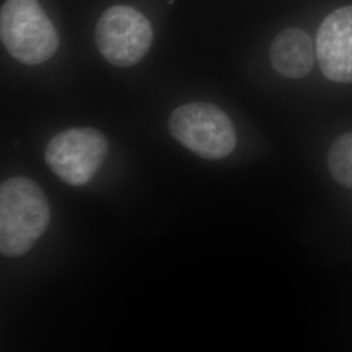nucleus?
I'll use <instances>...</instances> for the list:
<instances>
[{
  "instance_id": "f257e3e1",
  "label": "nucleus",
  "mask_w": 352,
  "mask_h": 352,
  "mask_svg": "<svg viewBox=\"0 0 352 352\" xmlns=\"http://www.w3.org/2000/svg\"><path fill=\"white\" fill-rule=\"evenodd\" d=\"M50 206L45 192L28 177H11L0 187V252L19 257L33 245L50 225Z\"/></svg>"
},
{
  "instance_id": "f03ea898",
  "label": "nucleus",
  "mask_w": 352,
  "mask_h": 352,
  "mask_svg": "<svg viewBox=\"0 0 352 352\" xmlns=\"http://www.w3.org/2000/svg\"><path fill=\"white\" fill-rule=\"evenodd\" d=\"M0 38L6 50L26 65L45 63L59 49V34L38 0H6Z\"/></svg>"
},
{
  "instance_id": "7ed1b4c3",
  "label": "nucleus",
  "mask_w": 352,
  "mask_h": 352,
  "mask_svg": "<svg viewBox=\"0 0 352 352\" xmlns=\"http://www.w3.org/2000/svg\"><path fill=\"white\" fill-rule=\"evenodd\" d=\"M168 128L174 139L205 160H222L236 146V131L219 107L193 102L171 113Z\"/></svg>"
},
{
  "instance_id": "20e7f679",
  "label": "nucleus",
  "mask_w": 352,
  "mask_h": 352,
  "mask_svg": "<svg viewBox=\"0 0 352 352\" xmlns=\"http://www.w3.org/2000/svg\"><path fill=\"white\" fill-rule=\"evenodd\" d=\"M96 43L102 56L115 67L140 63L153 43L151 21L128 6L106 10L96 26Z\"/></svg>"
},
{
  "instance_id": "39448f33",
  "label": "nucleus",
  "mask_w": 352,
  "mask_h": 352,
  "mask_svg": "<svg viewBox=\"0 0 352 352\" xmlns=\"http://www.w3.org/2000/svg\"><path fill=\"white\" fill-rule=\"evenodd\" d=\"M109 151L104 135L94 128H71L51 139L45 158L64 183L85 186L100 170Z\"/></svg>"
},
{
  "instance_id": "423d86ee",
  "label": "nucleus",
  "mask_w": 352,
  "mask_h": 352,
  "mask_svg": "<svg viewBox=\"0 0 352 352\" xmlns=\"http://www.w3.org/2000/svg\"><path fill=\"white\" fill-rule=\"evenodd\" d=\"M316 54L330 81L352 82V6L338 8L324 19L317 32Z\"/></svg>"
},
{
  "instance_id": "0eeeda50",
  "label": "nucleus",
  "mask_w": 352,
  "mask_h": 352,
  "mask_svg": "<svg viewBox=\"0 0 352 352\" xmlns=\"http://www.w3.org/2000/svg\"><path fill=\"white\" fill-rule=\"evenodd\" d=\"M269 56L279 75L287 78H302L311 72L315 63L314 42L302 29L289 28L273 39Z\"/></svg>"
},
{
  "instance_id": "6e6552de",
  "label": "nucleus",
  "mask_w": 352,
  "mask_h": 352,
  "mask_svg": "<svg viewBox=\"0 0 352 352\" xmlns=\"http://www.w3.org/2000/svg\"><path fill=\"white\" fill-rule=\"evenodd\" d=\"M327 164L333 179L340 186L352 189V132L343 133L333 142Z\"/></svg>"
}]
</instances>
